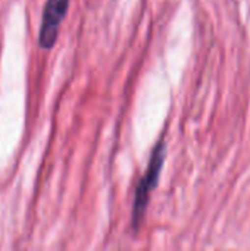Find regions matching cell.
<instances>
[{
  "label": "cell",
  "mask_w": 250,
  "mask_h": 251,
  "mask_svg": "<svg viewBox=\"0 0 250 251\" xmlns=\"http://www.w3.org/2000/svg\"><path fill=\"white\" fill-rule=\"evenodd\" d=\"M69 1L71 0H47L38 32V44L41 49L50 50L56 44L60 25L69 9Z\"/></svg>",
  "instance_id": "7a4b0ae2"
},
{
  "label": "cell",
  "mask_w": 250,
  "mask_h": 251,
  "mask_svg": "<svg viewBox=\"0 0 250 251\" xmlns=\"http://www.w3.org/2000/svg\"><path fill=\"white\" fill-rule=\"evenodd\" d=\"M165 157H167V144L162 137L156 143V146L152 151L146 174L143 175V178L140 179V182L136 188L134 201H133V213H131V228L134 232H137L140 229V226L144 221L149 200H150L152 191L158 187L161 172H162V168L165 163Z\"/></svg>",
  "instance_id": "6da1fadb"
}]
</instances>
